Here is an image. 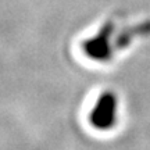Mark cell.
I'll return each mask as SVG.
<instances>
[{
  "label": "cell",
  "mask_w": 150,
  "mask_h": 150,
  "mask_svg": "<svg viewBox=\"0 0 150 150\" xmlns=\"http://www.w3.org/2000/svg\"><path fill=\"white\" fill-rule=\"evenodd\" d=\"M100 25L96 27L93 35L85 39L81 47L88 59L95 60L97 63L110 61L114 57L115 52L127 49L135 38H139L147 33L149 22H136L122 24L124 20L117 17H108L103 21H99Z\"/></svg>",
  "instance_id": "obj_1"
},
{
  "label": "cell",
  "mask_w": 150,
  "mask_h": 150,
  "mask_svg": "<svg viewBox=\"0 0 150 150\" xmlns=\"http://www.w3.org/2000/svg\"><path fill=\"white\" fill-rule=\"evenodd\" d=\"M117 120L118 97L111 91L103 92L89 112V122L97 131H108L117 124Z\"/></svg>",
  "instance_id": "obj_2"
}]
</instances>
